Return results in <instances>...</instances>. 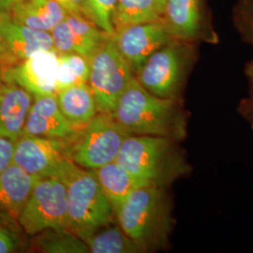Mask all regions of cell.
Returning a JSON list of instances; mask_svg holds the SVG:
<instances>
[{"mask_svg": "<svg viewBox=\"0 0 253 253\" xmlns=\"http://www.w3.org/2000/svg\"><path fill=\"white\" fill-rule=\"evenodd\" d=\"M89 63L88 84L95 97L98 112L112 115L135 74L120 54L114 35L91 56Z\"/></svg>", "mask_w": 253, "mask_h": 253, "instance_id": "52a82bcc", "label": "cell"}, {"mask_svg": "<svg viewBox=\"0 0 253 253\" xmlns=\"http://www.w3.org/2000/svg\"><path fill=\"white\" fill-rule=\"evenodd\" d=\"M1 14V13H0ZM14 61H16L12 55L9 53L8 46L6 44V42L4 40V37L2 34V29H1V21H0V65L5 64L6 67L14 65Z\"/></svg>", "mask_w": 253, "mask_h": 253, "instance_id": "f1b7e54d", "label": "cell"}, {"mask_svg": "<svg viewBox=\"0 0 253 253\" xmlns=\"http://www.w3.org/2000/svg\"><path fill=\"white\" fill-rule=\"evenodd\" d=\"M112 116L131 134L167 137L180 142L187 135V115L179 99L161 98L134 77Z\"/></svg>", "mask_w": 253, "mask_h": 253, "instance_id": "6da1fadb", "label": "cell"}, {"mask_svg": "<svg viewBox=\"0 0 253 253\" xmlns=\"http://www.w3.org/2000/svg\"><path fill=\"white\" fill-rule=\"evenodd\" d=\"M64 116L77 130L87 125L99 112L88 83H83L56 92Z\"/></svg>", "mask_w": 253, "mask_h": 253, "instance_id": "d6986e66", "label": "cell"}, {"mask_svg": "<svg viewBox=\"0 0 253 253\" xmlns=\"http://www.w3.org/2000/svg\"><path fill=\"white\" fill-rule=\"evenodd\" d=\"M18 247V237L12 231L0 223V253H14Z\"/></svg>", "mask_w": 253, "mask_h": 253, "instance_id": "4316f807", "label": "cell"}, {"mask_svg": "<svg viewBox=\"0 0 253 253\" xmlns=\"http://www.w3.org/2000/svg\"><path fill=\"white\" fill-rule=\"evenodd\" d=\"M173 39L163 19L123 27L114 34L116 45L134 74L155 52Z\"/></svg>", "mask_w": 253, "mask_h": 253, "instance_id": "30bf717a", "label": "cell"}, {"mask_svg": "<svg viewBox=\"0 0 253 253\" xmlns=\"http://www.w3.org/2000/svg\"><path fill=\"white\" fill-rule=\"evenodd\" d=\"M4 82H5V78H4V68L0 65V89H1V87H2V85H3V84H4Z\"/></svg>", "mask_w": 253, "mask_h": 253, "instance_id": "1f68e13d", "label": "cell"}, {"mask_svg": "<svg viewBox=\"0 0 253 253\" xmlns=\"http://www.w3.org/2000/svg\"><path fill=\"white\" fill-rule=\"evenodd\" d=\"M246 14H247L248 25H249V27L251 29L253 40V0H250L248 2L247 9H246Z\"/></svg>", "mask_w": 253, "mask_h": 253, "instance_id": "4dcf8cb0", "label": "cell"}, {"mask_svg": "<svg viewBox=\"0 0 253 253\" xmlns=\"http://www.w3.org/2000/svg\"><path fill=\"white\" fill-rule=\"evenodd\" d=\"M78 130L59 107L56 94L34 97L22 135L72 140Z\"/></svg>", "mask_w": 253, "mask_h": 253, "instance_id": "4fadbf2b", "label": "cell"}, {"mask_svg": "<svg viewBox=\"0 0 253 253\" xmlns=\"http://www.w3.org/2000/svg\"><path fill=\"white\" fill-rule=\"evenodd\" d=\"M67 13L55 0H21L10 9L9 15L18 24L51 32Z\"/></svg>", "mask_w": 253, "mask_h": 253, "instance_id": "ac0fdd59", "label": "cell"}, {"mask_svg": "<svg viewBox=\"0 0 253 253\" xmlns=\"http://www.w3.org/2000/svg\"><path fill=\"white\" fill-rule=\"evenodd\" d=\"M69 141L22 135L15 141L12 163L38 177L56 175L69 158Z\"/></svg>", "mask_w": 253, "mask_h": 253, "instance_id": "9c48e42d", "label": "cell"}, {"mask_svg": "<svg viewBox=\"0 0 253 253\" xmlns=\"http://www.w3.org/2000/svg\"><path fill=\"white\" fill-rule=\"evenodd\" d=\"M68 13L81 14L91 20L88 0H55Z\"/></svg>", "mask_w": 253, "mask_h": 253, "instance_id": "83f0119b", "label": "cell"}, {"mask_svg": "<svg viewBox=\"0 0 253 253\" xmlns=\"http://www.w3.org/2000/svg\"><path fill=\"white\" fill-rule=\"evenodd\" d=\"M58 53L40 52L15 65L4 68L5 81L14 83L33 97L56 93Z\"/></svg>", "mask_w": 253, "mask_h": 253, "instance_id": "8fae6325", "label": "cell"}, {"mask_svg": "<svg viewBox=\"0 0 253 253\" xmlns=\"http://www.w3.org/2000/svg\"><path fill=\"white\" fill-rule=\"evenodd\" d=\"M163 21L174 39L189 42L202 38L201 0H166Z\"/></svg>", "mask_w": 253, "mask_h": 253, "instance_id": "e0dca14e", "label": "cell"}, {"mask_svg": "<svg viewBox=\"0 0 253 253\" xmlns=\"http://www.w3.org/2000/svg\"><path fill=\"white\" fill-rule=\"evenodd\" d=\"M1 29L12 57L24 60L40 52L54 50L51 32L37 30L14 22L9 14H0Z\"/></svg>", "mask_w": 253, "mask_h": 253, "instance_id": "2e32d148", "label": "cell"}, {"mask_svg": "<svg viewBox=\"0 0 253 253\" xmlns=\"http://www.w3.org/2000/svg\"><path fill=\"white\" fill-rule=\"evenodd\" d=\"M41 177L29 174L12 163L0 173V218L18 223L37 181Z\"/></svg>", "mask_w": 253, "mask_h": 253, "instance_id": "5bb4252c", "label": "cell"}, {"mask_svg": "<svg viewBox=\"0 0 253 253\" xmlns=\"http://www.w3.org/2000/svg\"><path fill=\"white\" fill-rule=\"evenodd\" d=\"M34 245L38 252L41 253H89L85 241L67 228L50 229L38 234Z\"/></svg>", "mask_w": 253, "mask_h": 253, "instance_id": "603a6c76", "label": "cell"}, {"mask_svg": "<svg viewBox=\"0 0 253 253\" xmlns=\"http://www.w3.org/2000/svg\"><path fill=\"white\" fill-rule=\"evenodd\" d=\"M119 226L141 253L166 249L173 227L172 204L166 188L136 189L115 212Z\"/></svg>", "mask_w": 253, "mask_h": 253, "instance_id": "7a4b0ae2", "label": "cell"}, {"mask_svg": "<svg viewBox=\"0 0 253 253\" xmlns=\"http://www.w3.org/2000/svg\"><path fill=\"white\" fill-rule=\"evenodd\" d=\"M15 141L0 136V173L12 164Z\"/></svg>", "mask_w": 253, "mask_h": 253, "instance_id": "484cf974", "label": "cell"}, {"mask_svg": "<svg viewBox=\"0 0 253 253\" xmlns=\"http://www.w3.org/2000/svg\"><path fill=\"white\" fill-rule=\"evenodd\" d=\"M118 0H88L91 20L110 35L115 34L113 14Z\"/></svg>", "mask_w": 253, "mask_h": 253, "instance_id": "d4e9b609", "label": "cell"}, {"mask_svg": "<svg viewBox=\"0 0 253 253\" xmlns=\"http://www.w3.org/2000/svg\"><path fill=\"white\" fill-rule=\"evenodd\" d=\"M18 223L29 235L50 229H68L67 188L60 176L50 175L37 181Z\"/></svg>", "mask_w": 253, "mask_h": 253, "instance_id": "ba28073f", "label": "cell"}, {"mask_svg": "<svg viewBox=\"0 0 253 253\" xmlns=\"http://www.w3.org/2000/svg\"><path fill=\"white\" fill-rule=\"evenodd\" d=\"M51 34L57 53H76L88 59L113 36L90 19L77 13H67Z\"/></svg>", "mask_w": 253, "mask_h": 253, "instance_id": "7c38bea8", "label": "cell"}, {"mask_svg": "<svg viewBox=\"0 0 253 253\" xmlns=\"http://www.w3.org/2000/svg\"><path fill=\"white\" fill-rule=\"evenodd\" d=\"M163 0H118L113 14L115 33L123 27L162 20Z\"/></svg>", "mask_w": 253, "mask_h": 253, "instance_id": "44dd1931", "label": "cell"}, {"mask_svg": "<svg viewBox=\"0 0 253 253\" xmlns=\"http://www.w3.org/2000/svg\"><path fill=\"white\" fill-rule=\"evenodd\" d=\"M178 143L162 136L130 134L124 140L116 161L143 187L166 188L189 172Z\"/></svg>", "mask_w": 253, "mask_h": 253, "instance_id": "3957f363", "label": "cell"}, {"mask_svg": "<svg viewBox=\"0 0 253 253\" xmlns=\"http://www.w3.org/2000/svg\"><path fill=\"white\" fill-rule=\"evenodd\" d=\"M34 97L10 82L0 89V136L16 141L23 134Z\"/></svg>", "mask_w": 253, "mask_h": 253, "instance_id": "9a60e30c", "label": "cell"}, {"mask_svg": "<svg viewBox=\"0 0 253 253\" xmlns=\"http://www.w3.org/2000/svg\"><path fill=\"white\" fill-rule=\"evenodd\" d=\"M192 59L190 46L173 39L155 52L136 73V79L154 95L166 99H180Z\"/></svg>", "mask_w": 253, "mask_h": 253, "instance_id": "8992f818", "label": "cell"}, {"mask_svg": "<svg viewBox=\"0 0 253 253\" xmlns=\"http://www.w3.org/2000/svg\"><path fill=\"white\" fill-rule=\"evenodd\" d=\"M93 171L114 212L117 211L136 189L143 187L140 182L117 161L107 163Z\"/></svg>", "mask_w": 253, "mask_h": 253, "instance_id": "ffe728a7", "label": "cell"}, {"mask_svg": "<svg viewBox=\"0 0 253 253\" xmlns=\"http://www.w3.org/2000/svg\"><path fill=\"white\" fill-rule=\"evenodd\" d=\"M56 175L63 179L67 188L69 230L84 240L100 228L113 223L116 218L114 209L93 170L68 159Z\"/></svg>", "mask_w": 253, "mask_h": 253, "instance_id": "277c9868", "label": "cell"}, {"mask_svg": "<svg viewBox=\"0 0 253 253\" xmlns=\"http://www.w3.org/2000/svg\"><path fill=\"white\" fill-rule=\"evenodd\" d=\"M130 134L111 114L99 113L69 141V158L83 168L98 169L117 160Z\"/></svg>", "mask_w": 253, "mask_h": 253, "instance_id": "5b68a950", "label": "cell"}, {"mask_svg": "<svg viewBox=\"0 0 253 253\" xmlns=\"http://www.w3.org/2000/svg\"><path fill=\"white\" fill-rule=\"evenodd\" d=\"M102 227L84 239L92 253H140L133 240L119 226Z\"/></svg>", "mask_w": 253, "mask_h": 253, "instance_id": "7402d4cb", "label": "cell"}, {"mask_svg": "<svg viewBox=\"0 0 253 253\" xmlns=\"http://www.w3.org/2000/svg\"><path fill=\"white\" fill-rule=\"evenodd\" d=\"M20 1L21 0H0V13L9 14L10 9Z\"/></svg>", "mask_w": 253, "mask_h": 253, "instance_id": "f546056e", "label": "cell"}, {"mask_svg": "<svg viewBox=\"0 0 253 253\" xmlns=\"http://www.w3.org/2000/svg\"><path fill=\"white\" fill-rule=\"evenodd\" d=\"M89 72L88 58L76 53H58L56 92L75 84L88 83Z\"/></svg>", "mask_w": 253, "mask_h": 253, "instance_id": "cb8c5ba5", "label": "cell"}, {"mask_svg": "<svg viewBox=\"0 0 253 253\" xmlns=\"http://www.w3.org/2000/svg\"><path fill=\"white\" fill-rule=\"evenodd\" d=\"M163 1H164V2H165V4H166V0H163Z\"/></svg>", "mask_w": 253, "mask_h": 253, "instance_id": "d6a6232c", "label": "cell"}]
</instances>
